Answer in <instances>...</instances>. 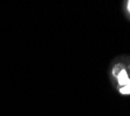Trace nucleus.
Returning a JSON list of instances; mask_svg holds the SVG:
<instances>
[{"mask_svg":"<svg viewBox=\"0 0 130 116\" xmlns=\"http://www.w3.org/2000/svg\"><path fill=\"white\" fill-rule=\"evenodd\" d=\"M117 82H119V86L120 87H123L124 85H127L128 82H129V77H128V72H127V70H122L121 72L117 74Z\"/></svg>","mask_w":130,"mask_h":116,"instance_id":"1","label":"nucleus"},{"mask_svg":"<svg viewBox=\"0 0 130 116\" xmlns=\"http://www.w3.org/2000/svg\"><path fill=\"white\" fill-rule=\"evenodd\" d=\"M124 69L125 68H124V65H123V64H121V63H120V64H116L113 68V76L114 77H117V74H119L122 70H124Z\"/></svg>","mask_w":130,"mask_h":116,"instance_id":"2","label":"nucleus"},{"mask_svg":"<svg viewBox=\"0 0 130 116\" xmlns=\"http://www.w3.org/2000/svg\"><path fill=\"white\" fill-rule=\"evenodd\" d=\"M120 93L123 95H129L130 94V80L127 85H124L123 87H120Z\"/></svg>","mask_w":130,"mask_h":116,"instance_id":"3","label":"nucleus"},{"mask_svg":"<svg viewBox=\"0 0 130 116\" xmlns=\"http://www.w3.org/2000/svg\"><path fill=\"white\" fill-rule=\"evenodd\" d=\"M127 8H128V11H129V13H130V0L128 1V4H127Z\"/></svg>","mask_w":130,"mask_h":116,"instance_id":"4","label":"nucleus"}]
</instances>
